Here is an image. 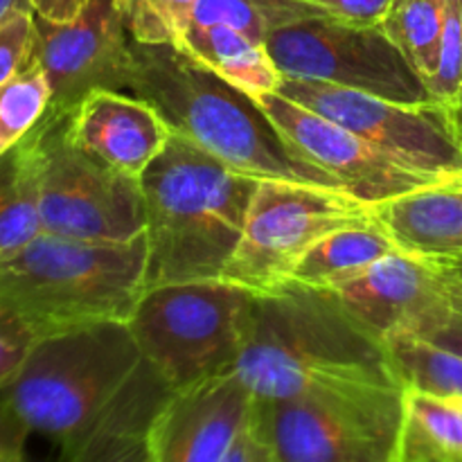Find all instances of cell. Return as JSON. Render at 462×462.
Wrapping results in <instances>:
<instances>
[{"mask_svg": "<svg viewBox=\"0 0 462 462\" xmlns=\"http://www.w3.org/2000/svg\"><path fill=\"white\" fill-rule=\"evenodd\" d=\"M66 131L77 147L131 179H140L174 135L147 99L120 90L86 95L66 116Z\"/></svg>", "mask_w": 462, "mask_h": 462, "instance_id": "cell-16", "label": "cell"}, {"mask_svg": "<svg viewBox=\"0 0 462 462\" xmlns=\"http://www.w3.org/2000/svg\"><path fill=\"white\" fill-rule=\"evenodd\" d=\"M255 293L226 280L144 289L126 325L140 355L174 391L237 370Z\"/></svg>", "mask_w": 462, "mask_h": 462, "instance_id": "cell-6", "label": "cell"}, {"mask_svg": "<svg viewBox=\"0 0 462 462\" xmlns=\"http://www.w3.org/2000/svg\"><path fill=\"white\" fill-rule=\"evenodd\" d=\"M404 411L400 388L311 393L255 400L273 462H393Z\"/></svg>", "mask_w": 462, "mask_h": 462, "instance_id": "cell-8", "label": "cell"}, {"mask_svg": "<svg viewBox=\"0 0 462 462\" xmlns=\"http://www.w3.org/2000/svg\"><path fill=\"white\" fill-rule=\"evenodd\" d=\"M34 43V12H14L0 23V86L30 63Z\"/></svg>", "mask_w": 462, "mask_h": 462, "instance_id": "cell-29", "label": "cell"}, {"mask_svg": "<svg viewBox=\"0 0 462 462\" xmlns=\"http://www.w3.org/2000/svg\"><path fill=\"white\" fill-rule=\"evenodd\" d=\"M21 143L34 176L43 233L108 244L143 237L147 217L140 179L77 147L68 138L66 116L45 113Z\"/></svg>", "mask_w": 462, "mask_h": 462, "instance_id": "cell-7", "label": "cell"}, {"mask_svg": "<svg viewBox=\"0 0 462 462\" xmlns=\"http://www.w3.org/2000/svg\"><path fill=\"white\" fill-rule=\"evenodd\" d=\"M374 221V208L346 189L260 180L242 242L221 280L253 293H273L307 251L329 233Z\"/></svg>", "mask_w": 462, "mask_h": 462, "instance_id": "cell-9", "label": "cell"}, {"mask_svg": "<svg viewBox=\"0 0 462 462\" xmlns=\"http://www.w3.org/2000/svg\"><path fill=\"white\" fill-rule=\"evenodd\" d=\"M442 23L445 0H391L379 23L424 84L433 79L440 63Z\"/></svg>", "mask_w": 462, "mask_h": 462, "instance_id": "cell-23", "label": "cell"}, {"mask_svg": "<svg viewBox=\"0 0 462 462\" xmlns=\"http://www.w3.org/2000/svg\"><path fill=\"white\" fill-rule=\"evenodd\" d=\"M180 48L251 97L275 93L282 81V72L271 59L266 45L248 39L233 27L189 25Z\"/></svg>", "mask_w": 462, "mask_h": 462, "instance_id": "cell-19", "label": "cell"}, {"mask_svg": "<svg viewBox=\"0 0 462 462\" xmlns=\"http://www.w3.org/2000/svg\"><path fill=\"white\" fill-rule=\"evenodd\" d=\"M395 251H400L397 244L377 221L350 226L316 242L291 271L289 282L332 291Z\"/></svg>", "mask_w": 462, "mask_h": 462, "instance_id": "cell-20", "label": "cell"}, {"mask_svg": "<svg viewBox=\"0 0 462 462\" xmlns=\"http://www.w3.org/2000/svg\"><path fill=\"white\" fill-rule=\"evenodd\" d=\"M14 12H34L32 0H0V23Z\"/></svg>", "mask_w": 462, "mask_h": 462, "instance_id": "cell-37", "label": "cell"}, {"mask_svg": "<svg viewBox=\"0 0 462 462\" xmlns=\"http://www.w3.org/2000/svg\"><path fill=\"white\" fill-rule=\"evenodd\" d=\"M36 341L34 329L21 316L0 305V393L16 377Z\"/></svg>", "mask_w": 462, "mask_h": 462, "instance_id": "cell-30", "label": "cell"}, {"mask_svg": "<svg viewBox=\"0 0 462 462\" xmlns=\"http://www.w3.org/2000/svg\"><path fill=\"white\" fill-rule=\"evenodd\" d=\"M429 341L438 343V346L447 347V350L456 352V355L462 356V325L458 323H451L449 328H442L440 332L431 334Z\"/></svg>", "mask_w": 462, "mask_h": 462, "instance_id": "cell-35", "label": "cell"}, {"mask_svg": "<svg viewBox=\"0 0 462 462\" xmlns=\"http://www.w3.org/2000/svg\"><path fill=\"white\" fill-rule=\"evenodd\" d=\"M278 93L352 131L406 170L431 179L462 174V143L449 106L402 104L293 77H282Z\"/></svg>", "mask_w": 462, "mask_h": 462, "instance_id": "cell-11", "label": "cell"}, {"mask_svg": "<svg viewBox=\"0 0 462 462\" xmlns=\"http://www.w3.org/2000/svg\"><path fill=\"white\" fill-rule=\"evenodd\" d=\"M393 462H462V409L456 402L404 391Z\"/></svg>", "mask_w": 462, "mask_h": 462, "instance_id": "cell-21", "label": "cell"}, {"mask_svg": "<svg viewBox=\"0 0 462 462\" xmlns=\"http://www.w3.org/2000/svg\"><path fill=\"white\" fill-rule=\"evenodd\" d=\"M374 221L400 251L429 260L462 257V174L374 206Z\"/></svg>", "mask_w": 462, "mask_h": 462, "instance_id": "cell-17", "label": "cell"}, {"mask_svg": "<svg viewBox=\"0 0 462 462\" xmlns=\"http://www.w3.org/2000/svg\"><path fill=\"white\" fill-rule=\"evenodd\" d=\"M260 180L171 135L143 171L144 289L219 280L233 260Z\"/></svg>", "mask_w": 462, "mask_h": 462, "instance_id": "cell-3", "label": "cell"}, {"mask_svg": "<svg viewBox=\"0 0 462 462\" xmlns=\"http://www.w3.org/2000/svg\"><path fill=\"white\" fill-rule=\"evenodd\" d=\"M221 462H273L266 440L262 438L255 420L248 422V427L239 433L235 445L230 447L228 456Z\"/></svg>", "mask_w": 462, "mask_h": 462, "instance_id": "cell-32", "label": "cell"}, {"mask_svg": "<svg viewBox=\"0 0 462 462\" xmlns=\"http://www.w3.org/2000/svg\"><path fill=\"white\" fill-rule=\"evenodd\" d=\"M0 462H27L25 454H14V451H0Z\"/></svg>", "mask_w": 462, "mask_h": 462, "instance_id": "cell-40", "label": "cell"}, {"mask_svg": "<svg viewBox=\"0 0 462 462\" xmlns=\"http://www.w3.org/2000/svg\"><path fill=\"white\" fill-rule=\"evenodd\" d=\"M143 462H152V460H149V449H147V456H144Z\"/></svg>", "mask_w": 462, "mask_h": 462, "instance_id": "cell-42", "label": "cell"}, {"mask_svg": "<svg viewBox=\"0 0 462 462\" xmlns=\"http://www.w3.org/2000/svg\"><path fill=\"white\" fill-rule=\"evenodd\" d=\"M86 5L88 0H32V9L36 16L54 23L72 21Z\"/></svg>", "mask_w": 462, "mask_h": 462, "instance_id": "cell-34", "label": "cell"}, {"mask_svg": "<svg viewBox=\"0 0 462 462\" xmlns=\"http://www.w3.org/2000/svg\"><path fill=\"white\" fill-rule=\"evenodd\" d=\"M447 269V266H445ZM449 273V271H447ZM451 280V302H454V323L462 325V282L449 273Z\"/></svg>", "mask_w": 462, "mask_h": 462, "instance_id": "cell-36", "label": "cell"}, {"mask_svg": "<svg viewBox=\"0 0 462 462\" xmlns=\"http://www.w3.org/2000/svg\"><path fill=\"white\" fill-rule=\"evenodd\" d=\"M449 113H451V120H454L456 134H458V138H460V143H462V99H460V102L451 104Z\"/></svg>", "mask_w": 462, "mask_h": 462, "instance_id": "cell-38", "label": "cell"}, {"mask_svg": "<svg viewBox=\"0 0 462 462\" xmlns=\"http://www.w3.org/2000/svg\"><path fill=\"white\" fill-rule=\"evenodd\" d=\"M48 108V79L30 59V63L14 79L0 86V156L16 147L43 120Z\"/></svg>", "mask_w": 462, "mask_h": 462, "instance_id": "cell-26", "label": "cell"}, {"mask_svg": "<svg viewBox=\"0 0 462 462\" xmlns=\"http://www.w3.org/2000/svg\"><path fill=\"white\" fill-rule=\"evenodd\" d=\"M138 346L125 320L39 338L0 400L30 433L70 451L120 395L138 365Z\"/></svg>", "mask_w": 462, "mask_h": 462, "instance_id": "cell-5", "label": "cell"}, {"mask_svg": "<svg viewBox=\"0 0 462 462\" xmlns=\"http://www.w3.org/2000/svg\"><path fill=\"white\" fill-rule=\"evenodd\" d=\"M147 237L129 244L79 242L41 233L0 257V305L36 338L129 320L144 291Z\"/></svg>", "mask_w": 462, "mask_h": 462, "instance_id": "cell-4", "label": "cell"}, {"mask_svg": "<svg viewBox=\"0 0 462 462\" xmlns=\"http://www.w3.org/2000/svg\"><path fill=\"white\" fill-rule=\"evenodd\" d=\"M266 50L282 77L314 79L402 104H431L422 77L382 25L316 16L280 27Z\"/></svg>", "mask_w": 462, "mask_h": 462, "instance_id": "cell-10", "label": "cell"}, {"mask_svg": "<svg viewBox=\"0 0 462 462\" xmlns=\"http://www.w3.org/2000/svg\"><path fill=\"white\" fill-rule=\"evenodd\" d=\"M433 102L442 106L460 102L462 97V9L460 0H445V23H442L440 63L427 84Z\"/></svg>", "mask_w": 462, "mask_h": 462, "instance_id": "cell-28", "label": "cell"}, {"mask_svg": "<svg viewBox=\"0 0 462 462\" xmlns=\"http://www.w3.org/2000/svg\"><path fill=\"white\" fill-rule=\"evenodd\" d=\"M325 16L300 0H199L189 25H226L264 43L275 30Z\"/></svg>", "mask_w": 462, "mask_h": 462, "instance_id": "cell-25", "label": "cell"}, {"mask_svg": "<svg viewBox=\"0 0 462 462\" xmlns=\"http://www.w3.org/2000/svg\"><path fill=\"white\" fill-rule=\"evenodd\" d=\"M27 436H30V431H27L25 424L0 400V451L25 454Z\"/></svg>", "mask_w": 462, "mask_h": 462, "instance_id": "cell-33", "label": "cell"}, {"mask_svg": "<svg viewBox=\"0 0 462 462\" xmlns=\"http://www.w3.org/2000/svg\"><path fill=\"white\" fill-rule=\"evenodd\" d=\"M131 95L147 99L171 134L257 180L346 189L341 180L302 158L251 95L208 70L185 48L131 39Z\"/></svg>", "mask_w": 462, "mask_h": 462, "instance_id": "cell-2", "label": "cell"}, {"mask_svg": "<svg viewBox=\"0 0 462 462\" xmlns=\"http://www.w3.org/2000/svg\"><path fill=\"white\" fill-rule=\"evenodd\" d=\"M460 9H462V0H460ZM462 99V97H460Z\"/></svg>", "mask_w": 462, "mask_h": 462, "instance_id": "cell-43", "label": "cell"}, {"mask_svg": "<svg viewBox=\"0 0 462 462\" xmlns=\"http://www.w3.org/2000/svg\"><path fill=\"white\" fill-rule=\"evenodd\" d=\"M199 0H113L126 32L140 43H183Z\"/></svg>", "mask_w": 462, "mask_h": 462, "instance_id": "cell-27", "label": "cell"}, {"mask_svg": "<svg viewBox=\"0 0 462 462\" xmlns=\"http://www.w3.org/2000/svg\"><path fill=\"white\" fill-rule=\"evenodd\" d=\"M41 233L34 176L25 147L18 143L0 156V257L18 251Z\"/></svg>", "mask_w": 462, "mask_h": 462, "instance_id": "cell-24", "label": "cell"}, {"mask_svg": "<svg viewBox=\"0 0 462 462\" xmlns=\"http://www.w3.org/2000/svg\"><path fill=\"white\" fill-rule=\"evenodd\" d=\"M253 99L302 158L341 180L352 197L368 206L374 208L388 199L445 180L406 170L356 134L291 102L278 90L257 95Z\"/></svg>", "mask_w": 462, "mask_h": 462, "instance_id": "cell-14", "label": "cell"}, {"mask_svg": "<svg viewBox=\"0 0 462 462\" xmlns=\"http://www.w3.org/2000/svg\"><path fill=\"white\" fill-rule=\"evenodd\" d=\"M237 377L255 400L329 391L400 388L386 346L328 289L284 284L255 293Z\"/></svg>", "mask_w": 462, "mask_h": 462, "instance_id": "cell-1", "label": "cell"}, {"mask_svg": "<svg viewBox=\"0 0 462 462\" xmlns=\"http://www.w3.org/2000/svg\"><path fill=\"white\" fill-rule=\"evenodd\" d=\"M449 402H456V404H458L460 409H462V400H449Z\"/></svg>", "mask_w": 462, "mask_h": 462, "instance_id": "cell-41", "label": "cell"}, {"mask_svg": "<svg viewBox=\"0 0 462 462\" xmlns=\"http://www.w3.org/2000/svg\"><path fill=\"white\" fill-rule=\"evenodd\" d=\"M320 9L325 16L356 25H379L391 0H300Z\"/></svg>", "mask_w": 462, "mask_h": 462, "instance_id": "cell-31", "label": "cell"}, {"mask_svg": "<svg viewBox=\"0 0 462 462\" xmlns=\"http://www.w3.org/2000/svg\"><path fill=\"white\" fill-rule=\"evenodd\" d=\"M32 61L45 72L50 108L68 116L95 90L131 93V36L113 0H88L72 21L54 23L34 14Z\"/></svg>", "mask_w": 462, "mask_h": 462, "instance_id": "cell-12", "label": "cell"}, {"mask_svg": "<svg viewBox=\"0 0 462 462\" xmlns=\"http://www.w3.org/2000/svg\"><path fill=\"white\" fill-rule=\"evenodd\" d=\"M171 393L174 388L143 359L99 422L70 451H63L59 462H143L149 427Z\"/></svg>", "mask_w": 462, "mask_h": 462, "instance_id": "cell-18", "label": "cell"}, {"mask_svg": "<svg viewBox=\"0 0 462 462\" xmlns=\"http://www.w3.org/2000/svg\"><path fill=\"white\" fill-rule=\"evenodd\" d=\"M442 264L447 266V271H449L454 278H458L462 282V257H458V260H447V262H442Z\"/></svg>", "mask_w": 462, "mask_h": 462, "instance_id": "cell-39", "label": "cell"}, {"mask_svg": "<svg viewBox=\"0 0 462 462\" xmlns=\"http://www.w3.org/2000/svg\"><path fill=\"white\" fill-rule=\"evenodd\" d=\"M255 413V395L237 373L174 391L147 436L152 462H221Z\"/></svg>", "mask_w": 462, "mask_h": 462, "instance_id": "cell-15", "label": "cell"}, {"mask_svg": "<svg viewBox=\"0 0 462 462\" xmlns=\"http://www.w3.org/2000/svg\"><path fill=\"white\" fill-rule=\"evenodd\" d=\"M332 293L382 341L393 334L429 338L454 323L451 280L445 264L406 251L382 257Z\"/></svg>", "mask_w": 462, "mask_h": 462, "instance_id": "cell-13", "label": "cell"}, {"mask_svg": "<svg viewBox=\"0 0 462 462\" xmlns=\"http://www.w3.org/2000/svg\"><path fill=\"white\" fill-rule=\"evenodd\" d=\"M388 359L404 391L462 400V356L415 334L383 338Z\"/></svg>", "mask_w": 462, "mask_h": 462, "instance_id": "cell-22", "label": "cell"}]
</instances>
